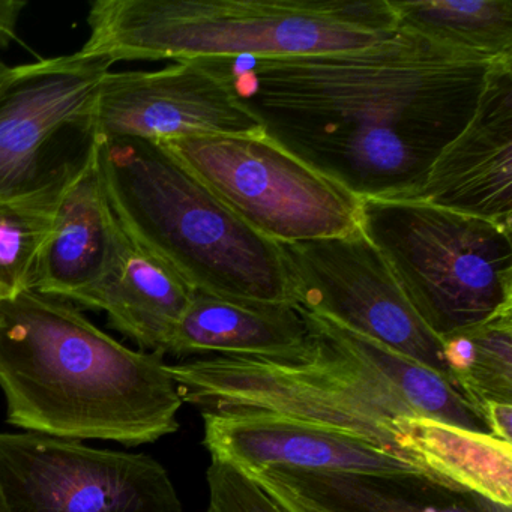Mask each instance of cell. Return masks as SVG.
<instances>
[{
	"label": "cell",
	"instance_id": "1",
	"mask_svg": "<svg viewBox=\"0 0 512 512\" xmlns=\"http://www.w3.org/2000/svg\"><path fill=\"white\" fill-rule=\"evenodd\" d=\"M211 61L266 136L361 200L416 190L500 62L400 28L346 52Z\"/></svg>",
	"mask_w": 512,
	"mask_h": 512
},
{
	"label": "cell",
	"instance_id": "2",
	"mask_svg": "<svg viewBox=\"0 0 512 512\" xmlns=\"http://www.w3.org/2000/svg\"><path fill=\"white\" fill-rule=\"evenodd\" d=\"M296 307L307 325L301 352L167 364L182 401L202 412H265L313 422L401 458L400 416H428L491 434L481 412L436 371Z\"/></svg>",
	"mask_w": 512,
	"mask_h": 512
},
{
	"label": "cell",
	"instance_id": "3",
	"mask_svg": "<svg viewBox=\"0 0 512 512\" xmlns=\"http://www.w3.org/2000/svg\"><path fill=\"white\" fill-rule=\"evenodd\" d=\"M0 389L8 422L58 439L154 443L179 428L164 356L133 350L71 302L25 290L0 299Z\"/></svg>",
	"mask_w": 512,
	"mask_h": 512
},
{
	"label": "cell",
	"instance_id": "4",
	"mask_svg": "<svg viewBox=\"0 0 512 512\" xmlns=\"http://www.w3.org/2000/svg\"><path fill=\"white\" fill-rule=\"evenodd\" d=\"M80 53L119 61L289 58L373 46L389 0H98Z\"/></svg>",
	"mask_w": 512,
	"mask_h": 512
},
{
	"label": "cell",
	"instance_id": "5",
	"mask_svg": "<svg viewBox=\"0 0 512 512\" xmlns=\"http://www.w3.org/2000/svg\"><path fill=\"white\" fill-rule=\"evenodd\" d=\"M97 161L125 232L194 290L293 305L280 245L233 214L166 146L100 139Z\"/></svg>",
	"mask_w": 512,
	"mask_h": 512
},
{
	"label": "cell",
	"instance_id": "6",
	"mask_svg": "<svg viewBox=\"0 0 512 512\" xmlns=\"http://www.w3.org/2000/svg\"><path fill=\"white\" fill-rule=\"evenodd\" d=\"M359 227L439 340L512 310V232L415 200L362 199Z\"/></svg>",
	"mask_w": 512,
	"mask_h": 512
},
{
	"label": "cell",
	"instance_id": "7",
	"mask_svg": "<svg viewBox=\"0 0 512 512\" xmlns=\"http://www.w3.org/2000/svg\"><path fill=\"white\" fill-rule=\"evenodd\" d=\"M112 59L19 65L0 89V203L61 194L97 161L98 100Z\"/></svg>",
	"mask_w": 512,
	"mask_h": 512
},
{
	"label": "cell",
	"instance_id": "8",
	"mask_svg": "<svg viewBox=\"0 0 512 512\" xmlns=\"http://www.w3.org/2000/svg\"><path fill=\"white\" fill-rule=\"evenodd\" d=\"M161 145L233 214L275 244L335 238L359 229L361 199L263 131Z\"/></svg>",
	"mask_w": 512,
	"mask_h": 512
},
{
	"label": "cell",
	"instance_id": "9",
	"mask_svg": "<svg viewBox=\"0 0 512 512\" xmlns=\"http://www.w3.org/2000/svg\"><path fill=\"white\" fill-rule=\"evenodd\" d=\"M0 487L10 512H182L151 455L37 433H0Z\"/></svg>",
	"mask_w": 512,
	"mask_h": 512
},
{
	"label": "cell",
	"instance_id": "10",
	"mask_svg": "<svg viewBox=\"0 0 512 512\" xmlns=\"http://www.w3.org/2000/svg\"><path fill=\"white\" fill-rule=\"evenodd\" d=\"M280 248L293 305L329 317L449 382L442 341L419 319L361 227Z\"/></svg>",
	"mask_w": 512,
	"mask_h": 512
},
{
	"label": "cell",
	"instance_id": "11",
	"mask_svg": "<svg viewBox=\"0 0 512 512\" xmlns=\"http://www.w3.org/2000/svg\"><path fill=\"white\" fill-rule=\"evenodd\" d=\"M97 119L100 139L154 143L263 131L211 59L178 61L157 71H110Z\"/></svg>",
	"mask_w": 512,
	"mask_h": 512
},
{
	"label": "cell",
	"instance_id": "12",
	"mask_svg": "<svg viewBox=\"0 0 512 512\" xmlns=\"http://www.w3.org/2000/svg\"><path fill=\"white\" fill-rule=\"evenodd\" d=\"M401 200L484 218L512 232V59L494 65L469 124Z\"/></svg>",
	"mask_w": 512,
	"mask_h": 512
},
{
	"label": "cell",
	"instance_id": "13",
	"mask_svg": "<svg viewBox=\"0 0 512 512\" xmlns=\"http://www.w3.org/2000/svg\"><path fill=\"white\" fill-rule=\"evenodd\" d=\"M202 418L211 460L245 473H422L380 446L313 422L265 412H202Z\"/></svg>",
	"mask_w": 512,
	"mask_h": 512
},
{
	"label": "cell",
	"instance_id": "14",
	"mask_svg": "<svg viewBox=\"0 0 512 512\" xmlns=\"http://www.w3.org/2000/svg\"><path fill=\"white\" fill-rule=\"evenodd\" d=\"M122 236L95 161L62 197L31 290L80 305L112 271Z\"/></svg>",
	"mask_w": 512,
	"mask_h": 512
},
{
	"label": "cell",
	"instance_id": "15",
	"mask_svg": "<svg viewBox=\"0 0 512 512\" xmlns=\"http://www.w3.org/2000/svg\"><path fill=\"white\" fill-rule=\"evenodd\" d=\"M193 293L175 269L124 230L112 271L80 307L104 311L112 328L142 352L164 356Z\"/></svg>",
	"mask_w": 512,
	"mask_h": 512
},
{
	"label": "cell",
	"instance_id": "16",
	"mask_svg": "<svg viewBox=\"0 0 512 512\" xmlns=\"http://www.w3.org/2000/svg\"><path fill=\"white\" fill-rule=\"evenodd\" d=\"M307 343V325L292 304L223 298L194 290L167 355L287 356Z\"/></svg>",
	"mask_w": 512,
	"mask_h": 512
},
{
	"label": "cell",
	"instance_id": "17",
	"mask_svg": "<svg viewBox=\"0 0 512 512\" xmlns=\"http://www.w3.org/2000/svg\"><path fill=\"white\" fill-rule=\"evenodd\" d=\"M331 512H512L473 491L419 472L340 473L262 470Z\"/></svg>",
	"mask_w": 512,
	"mask_h": 512
},
{
	"label": "cell",
	"instance_id": "18",
	"mask_svg": "<svg viewBox=\"0 0 512 512\" xmlns=\"http://www.w3.org/2000/svg\"><path fill=\"white\" fill-rule=\"evenodd\" d=\"M404 458L425 475L512 508V443L428 416L395 419Z\"/></svg>",
	"mask_w": 512,
	"mask_h": 512
},
{
	"label": "cell",
	"instance_id": "19",
	"mask_svg": "<svg viewBox=\"0 0 512 512\" xmlns=\"http://www.w3.org/2000/svg\"><path fill=\"white\" fill-rule=\"evenodd\" d=\"M398 28L482 58L512 59V0H389Z\"/></svg>",
	"mask_w": 512,
	"mask_h": 512
},
{
	"label": "cell",
	"instance_id": "20",
	"mask_svg": "<svg viewBox=\"0 0 512 512\" xmlns=\"http://www.w3.org/2000/svg\"><path fill=\"white\" fill-rule=\"evenodd\" d=\"M440 341L449 382L472 406L512 404V310Z\"/></svg>",
	"mask_w": 512,
	"mask_h": 512
},
{
	"label": "cell",
	"instance_id": "21",
	"mask_svg": "<svg viewBox=\"0 0 512 512\" xmlns=\"http://www.w3.org/2000/svg\"><path fill=\"white\" fill-rule=\"evenodd\" d=\"M65 193L0 203V289L4 298L31 289Z\"/></svg>",
	"mask_w": 512,
	"mask_h": 512
},
{
	"label": "cell",
	"instance_id": "22",
	"mask_svg": "<svg viewBox=\"0 0 512 512\" xmlns=\"http://www.w3.org/2000/svg\"><path fill=\"white\" fill-rule=\"evenodd\" d=\"M206 512H283L277 503L242 470L211 460Z\"/></svg>",
	"mask_w": 512,
	"mask_h": 512
},
{
	"label": "cell",
	"instance_id": "23",
	"mask_svg": "<svg viewBox=\"0 0 512 512\" xmlns=\"http://www.w3.org/2000/svg\"><path fill=\"white\" fill-rule=\"evenodd\" d=\"M245 473V472H244ZM283 512H331L322 506L316 505L311 500L299 496L295 491L287 488L286 485L274 481L265 473H247Z\"/></svg>",
	"mask_w": 512,
	"mask_h": 512
},
{
	"label": "cell",
	"instance_id": "24",
	"mask_svg": "<svg viewBox=\"0 0 512 512\" xmlns=\"http://www.w3.org/2000/svg\"><path fill=\"white\" fill-rule=\"evenodd\" d=\"M479 412H481L485 425L494 437L503 440V442L512 443V404L487 403L479 409Z\"/></svg>",
	"mask_w": 512,
	"mask_h": 512
},
{
	"label": "cell",
	"instance_id": "25",
	"mask_svg": "<svg viewBox=\"0 0 512 512\" xmlns=\"http://www.w3.org/2000/svg\"><path fill=\"white\" fill-rule=\"evenodd\" d=\"M26 7L28 4L19 0H0V49L17 40V26Z\"/></svg>",
	"mask_w": 512,
	"mask_h": 512
},
{
	"label": "cell",
	"instance_id": "26",
	"mask_svg": "<svg viewBox=\"0 0 512 512\" xmlns=\"http://www.w3.org/2000/svg\"><path fill=\"white\" fill-rule=\"evenodd\" d=\"M11 71H13V67L5 64V62L0 59V89H2V86L10 79Z\"/></svg>",
	"mask_w": 512,
	"mask_h": 512
},
{
	"label": "cell",
	"instance_id": "27",
	"mask_svg": "<svg viewBox=\"0 0 512 512\" xmlns=\"http://www.w3.org/2000/svg\"><path fill=\"white\" fill-rule=\"evenodd\" d=\"M0 512H10V508H8L7 499H5L4 490L0 487Z\"/></svg>",
	"mask_w": 512,
	"mask_h": 512
},
{
	"label": "cell",
	"instance_id": "28",
	"mask_svg": "<svg viewBox=\"0 0 512 512\" xmlns=\"http://www.w3.org/2000/svg\"><path fill=\"white\" fill-rule=\"evenodd\" d=\"M0 299H4V292H2V289H0Z\"/></svg>",
	"mask_w": 512,
	"mask_h": 512
}]
</instances>
